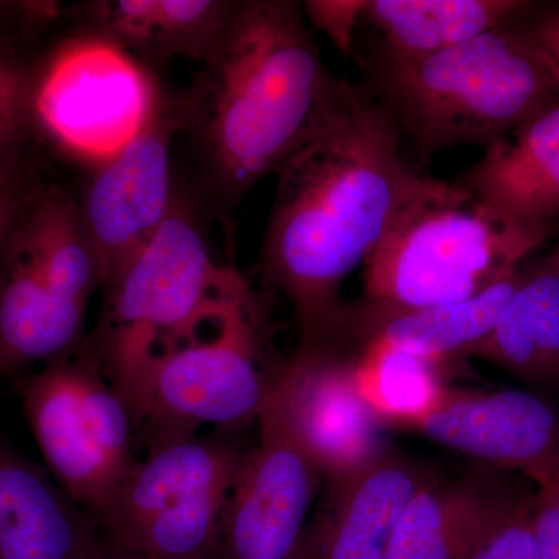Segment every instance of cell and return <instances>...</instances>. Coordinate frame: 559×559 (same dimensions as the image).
Segmentation results:
<instances>
[{
  "mask_svg": "<svg viewBox=\"0 0 559 559\" xmlns=\"http://www.w3.org/2000/svg\"><path fill=\"white\" fill-rule=\"evenodd\" d=\"M401 142L389 110L359 87L355 100L277 171L260 272L293 307L299 344L344 336L345 280L366 264L428 179L412 167Z\"/></svg>",
  "mask_w": 559,
  "mask_h": 559,
  "instance_id": "obj_1",
  "label": "cell"
},
{
  "mask_svg": "<svg viewBox=\"0 0 559 559\" xmlns=\"http://www.w3.org/2000/svg\"><path fill=\"white\" fill-rule=\"evenodd\" d=\"M359 87L334 75L304 3L237 0L215 53L182 102L183 131L224 221L261 179L325 130Z\"/></svg>",
  "mask_w": 559,
  "mask_h": 559,
  "instance_id": "obj_2",
  "label": "cell"
},
{
  "mask_svg": "<svg viewBox=\"0 0 559 559\" xmlns=\"http://www.w3.org/2000/svg\"><path fill=\"white\" fill-rule=\"evenodd\" d=\"M103 297L102 318L83 347L139 430L162 360L207 336L255 296L240 272L216 260L193 210L176 194L159 231Z\"/></svg>",
  "mask_w": 559,
  "mask_h": 559,
  "instance_id": "obj_3",
  "label": "cell"
},
{
  "mask_svg": "<svg viewBox=\"0 0 559 559\" xmlns=\"http://www.w3.org/2000/svg\"><path fill=\"white\" fill-rule=\"evenodd\" d=\"M364 87L389 110L419 160L462 145L488 148L559 102V75L520 24L439 53L403 58L356 53Z\"/></svg>",
  "mask_w": 559,
  "mask_h": 559,
  "instance_id": "obj_4",
  "label": "cell"
},
{
  "mask_svg": "<svg viewBox=\"0 0 559 559\" xmlns=\"http://www.w3.org/2000/svg\"><path fill=\"white\" fill-rule=\"evenodd\" d=\"M550 230L503 218L428 176L364 264L366 301L404 312L468 300L520 270Z\"/></svg>",
  "mask_w": 559,
  "mask_h": 559,
  "instance_id": "obj_5",
  "label": "cell"
},
{
  "mask_svg": "<svg viewBox=\"0 0 559 559\" xmlns=\"http://www.w3.org/2000/svg\"><path fill=\"white\" fill-rule=\"evenodd\" d=\"M245 457L221 436L148 451L98 518L103 540L151 559H215L224 506Z\"/></svg>",
  "mask_w": 559,
  "mask_h": 559,
  "instance_id": "obj_6",
  "label": "cell"
},
{
  "mask_svg": "<svg viewBox=\"0 0 559 559\" xmlns=\"http://www.w3.org/2000/svg\"><path fill=\"white\" fill-rule=\"evenodd\" d=\"M162 98L146 62L73 33L32 68L28 124L64 156L95 168L148 124Z\"/></svg>",
  "mask_w": 559,
  "mask_h": 559,
  "instance_id": "obj_7",
  "label": "cell"
},
{
  "mask_svg": "<svg viewBox=\"0 0 559 559\" xmlns=\"http://www.w3.org/2000/svg\"><path fill=\"white\" fill-rule=\"evenodd\" d=\"M20 393L51 477L97 521L139 462L127 404L84 347L25 378Z\"/></svg>",
  "mask_w": 559,
  "mask_h": 559,
  "instance_id": "obj_8",
  "label": "cell"
},
{
  "mask_svg": "<svg viewBox=\"0 0 559 559\" xmlns=\"http://www.w3.org/2000/svg\"><path fill=\"white\" fill-rule=\"evenodd\" d=\"M274 370L261 364V310L253 297L157 366L139 429L146 450L190 439L205 425L227 429L259 419Z\"/></svg>",
  "mask_w": 559,
  "mask_h": 559,
  "instance_id": "obj_9",
  "label": "cell"
},
{
  "mask_svg": "<svg viewBox=\"0 0 559 559\" xmlns=\"http://www.w3.org/2000/svg\"><path fill=\"white\" fill-rule=\"evenodd\" d=\"M183 131L182 102L164 94L148 124L92 176L79 198L81 221L109 288L145 248L175 205L173 140Z\"/></svg>",
  "mask_w": 559,
  "mask_h": 559,
  "instance_id": "obj_10",
  "label": "cell"
},
{
  "mask_svg": "<svg viewBox=\"0 0 559 559\" xmlns=\"http://www.w3.org/2000/svg\"><path fill=\"white\" fill-rule=\"evenodd\" d=\"M260 440L231 485L215 559H301L322 474L275 401L261 411Z\"/></svg>",
  "mask_w": 559,
  "mask_h": 559,
  "instance_id": "obj_11",
  "label": "cell"
},
{
  "mask_svg": "<svg viewBox=\"0 0 559 559\" xmlns=\"http://www.w3.org/2000/svg\"><path fill=\"white\" fill-rule=\"evenodd\" d=\"M358 358L336 342L299 344L296 355L274 370L272 400L329 485L349 479L389 452L384 423L356 384Z\"/></svg>",
  "mask_w": 559,
  "mask_h": 559,
  "instance_id": "obj_12",
  "label": "cell"
},
{
  "mask_svg": "<svg viewBox=\"0 0 559 559\" xmlns=\"http://www.w3.org/2000/svg\"><path fill=\"white\" fill-rule=\"evenodd\" d=\"M417 429L488 468L524 474L538 488L559 471V411L525 390L448 389Z\"/></svg>",
  "mask_w": 559,
  "mask_h": 559,
  "instance_id": "obj_13",
  "label": "cell"
},
{
  "mask_svg": "<svg viewBox=\"0 0 559 559\" xmlns=\"http://www.w3.org/2000/svg\"><path fill=\"white\" fill-rule=\"evenodd\" d=\"M532 496L489 469L428 479L401 514L385 559H469Z\"/></svg>",
  "mask_w": 559,
  "mask_h": 559,
  "instance_id": "obj_14",
  "label": "cell"
},
{
  "mask_svg": "<svg viewBox=\"0 0 559 559\" xmlns=\"http://www.w3.org/2000/svg\"><path fill=\"white\" fill-rule=\"evenodd\" d=\"M428 479L409 460L385 452L349 479L329 485L301 559H385L401 514Z\"/></svg>",
  "mask_w": 559,
  "mask_h": 559,
  "instance_id": "obj_15",
  "label": "cell"
},
{
  "mask_svg": "<svg viewBox=\"0 0 559 559\" xmlns=\"http://www.w3.org/2000/svg\"><path fill=\"white\" fill-rule=\"evenodd\" d=\"M94 516L0 436V559H90Z\"/></svg>",
  "mask_w": 559,
  "mask_h": 559,
  "instance_id": "obj_16",
  "label": "cell"
},
{
  "mask_svg": "<svg viewBox=\"0 0 559 559\" xmlns=\"http://www.w3.org/2000/svg\"><path fill=\"white\" fill-rule=\"evenodd\" d=\"M86 311L40 270L14 226L0 261V377L79 352Z\"/></svg>",
  "mask_w": 559,
  "mask_h": 559,
  "instance_id": "obj_17",
  "label": "cell"
},
{
  "mask_svg": "<svg viewBox=\"0 0 559 559\" xmlns=\"http://www.w3.org/2000/svg\"><path fill=\"white\" fill-rule=\"evenodd\" d=\"M234 0H92L72 9L76 35L106 40L145 62L205 64L223 39Z\"/></svg>",
  "mask_w": 559,
  "mask_h": 559,
  "instance_id": "obj_18",
  "label": "cell"
},
{
  "mask_svg": "<svg viewBox=\"0 0 559 559\" xmlns=\"http://www.w3.org/2000/svg\"><path fill=\"white\" fill-rule=\"evenodd\" d=\"M455 186L525 226L559 219V102L485 148Z\"/></svg>",
  "mask_w": 559,
  "mask_h": 559,
  "instance_id": "obj_19",
  "label": "cell"
},
{
  "mask_svg": "<svg viewBox=\"0 0 559 559\" xmlns=\"http://www.w3.org/2000/svg\"><path fill=\"white\" fill-rule=\"evenodd\" d=\"M518 271L479 296L426 310L381 311L366 300L349 305L348 337L359 349L384 344L443 364L469 356L498 323L516 288Z\"/></svg>",
  "mask_w": 559,
  "mask_h": 559,
  "instance_id": "obj_20",
  "label": "cell"
},
{
  "mask_svg": "<svg viewBox=\"0 0 559 559\" xmlns=\"http://www.w3.org/2000/svg\"><path fill=\"white\" fill-rule=\"evenodd\" d=\"M535 5L524 0H364L359 27L377 36L371 50L426 57L520 24Z\"/></svg>",
  "mask_w": 559,
  "mask_h": 559,
  "instance_id": "obj_21",
  "label": "cell"
},
{
  "mask_svg": "<svg viewBox=\"0 0 559 559\" xmlns=\"http://www.w3.org/2000/svg\"><path fill=\"white\" fill-rule=\"evenodd\" d=\"M469 356L535 388L559 392V274L549 257L521 264L513 296Z\"/></svg>",
  "mask_w": 559,
  "mask_h": 559,
  "instance_id": "obj_22",
  "label": "cell"
},
{
  "mask_svg": "<svg viewBox=\"0 0 559 559\" xmlns=\"http://www.w3.org/2000/svg\"><path fill=\"white\" fill-rule=\"evenodd\" d=\"M441 366L414 353L370 344L356 359V384L382 423L418 428L448 392Z\"/></svg>",
  "mask_w": 559,
  "mask_h": 559,
  "instance_id": "obj_23",
  "label": "cell"
},
{
  "mask_svg": "<svg viewBox=\"0 0 559 559\" xmlns=\"http://www.w3.org/2000/svg\"><path fill=\"white\" fill-rule=\"evenodd\" d=\"M31 62L25 61L13 40L0 36V157L22 145L28 127Z\"/></svg>",
  "mask_w": 559,
  "mask_h": 559,
  "instance_id": "obj_24",
  "label": "cell"
},
{
  "mask_svg": "<svg viewBox=\"0 0 559 559\" xmlns=\"http://www.w3.org/2000/svg\"><path fill=\"white\" fill-rule=\"evenodd\" d=\"M40 182L22 145L0 157V261L11 231Z\"/></svg>",
  "mask_w": 559,
  "mask_h": 559,
  "instance_id": "obj_25",
  "label": "cell"
},
{
  "mask_svg": "<svg viewBox=\"0 0 559 559\" xmlns=\"http://www.w3.org/2000/svg\"><path fill=\"white\" fill-rule=\"evenodd\" d=\"M533 502L535 495L502 522L469 559H538L532 533Z\"/></svg>",
  "mask_w": 559,
  "mask_h": 559,
  "instance_id": "obj_26",
  "label": "cell"
},
{
  "mask_svg": "<svg viewBox=\"0 0 559 559\" xmlns=\"http://www.w3.org/2000/svg\"><path fill=\"white\" fill-rule=\"evenodd\" d=\"M364 0H311L304 3L305 16L318 31L325 33L344 55H355Z\"/></svg>",
  "mask_w": 559,
  "mask_h": 559,
  "instance_id": "obj_27",
  "label": "cell"
},
{
  "mask_svg": "<svg viewBox=\"0 0 559 559\" xmlns=\"http://www.w3.org/2000/svg\"><path fill=\"white\" fill-rule=\"evenodd\" d=\"M532 533L538 559H559V510L544 489L536 491L533 502Z\"/></svg>",
  "mask_w": 559,
  "mask_h": 559,
  "instance_id": "obj_28",
  "label": "cell"
},
{
  "mask_svg": "<svg viewBox=\"0 0 559 559\" xmlns=\"http://www.w3.org/2000/svg\"><path fill=\"white\" fill-rule=\"evenodd\" d=\"M90 559H151V558L142 557V555L131 554V551L116 549V547L109 546V544H106L105 540H102L100 546H98L97 550H95L94 554L91 555Z\"/></svg>",
  "mask_w": 559,
  "mask_h": 559,
  "instance_id": "obj_29",
  "label": "cell"
},
{
  "mask_svg": "<svg viewBox=\"0 0 559 559\" xmlns=\"http://www.w3.org/2000/svg\"><path fill=\"white\" fill-rule=\"evenodd\" d=\"M538 489H544V491L549 492L551 499L555 500V503H557L559 510V471L557 474H555L554 477H551L549 484L544 485V487H540Z\"/></svg>",
  "mask_w": 559,
  "mask_h": 559,
  "instance_id": "obj_30",
  "label": "cell"
},
{
  "mask_svg": "<svg viewBox=\"0 0 559 559\" xmlns=\"http://www.w3.org/2000/svg\"><path fill=\"white\" fill-rule=\"evenodd\" d=\"M551 266L555 267V271L559 274V245L557 246V249L554 250V253L549 257Z\"/></svg>",
  "mask_w": 559,
  "mask_h": 559,
  "instance_id": "obj_31",
  "label": "cell"
}]
</instances>
